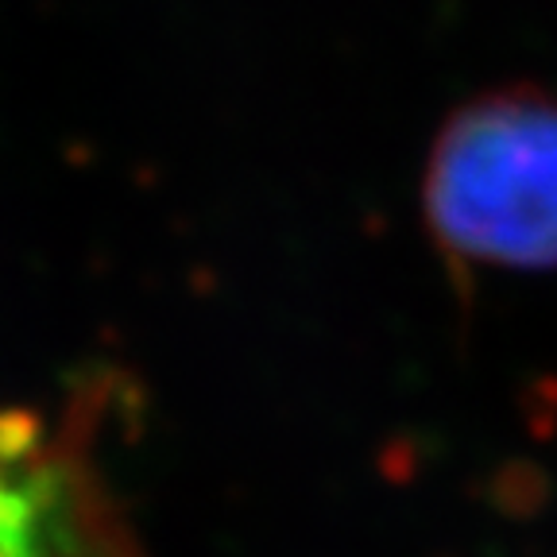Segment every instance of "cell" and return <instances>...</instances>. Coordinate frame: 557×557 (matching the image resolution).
Returning <instances> with one entry per match:
<instances>
[{
	"label": "cell",
	"instance_id": "cell-1",
	"mask_svg": "<svg viewBox=\"0 0 557 557\" xmlns=\"http://www.w3.org/2000/svg\"><path fill=\"white\" fill-rule=\"evenodd\" d=\"M426 209L465 260L557 268V94L519 86L461 104L430 156Z\"/></svg>",
	"mask_w": 557,
	"mask_h": 557
}]
</instances>
